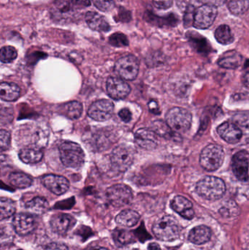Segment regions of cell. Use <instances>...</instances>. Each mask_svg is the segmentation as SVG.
<instances>
[{
	"label": "cell",
	"mask_w": 249,
	"mask_h": 250,
	"mask_svg": "<svg viewBox=\"0 0 249 250\" xmlns=\"http://www.w3.org/2000/svg\"><path fill=\"white\" fill-rule=\"evenodd\" d=\"M60 159L67 167L80 168L85 160L84 151L80 145L71 141H64L58 144Z\"/></svg>",
	"instance_id": "obj_1"
},
{
	"label": "cell",
	"mask_w": 249,
	"mask_h": 250,
	"mask_svg": "<svg viewBox=\"0 0 249 250\" xmlns=\"http://www.w3.org/2000/svg\"><path fill=\"white\" fill-rule=\"evenodd\" d=\"M196 191L205 199L216 201L225 195L226 187L222 179L216 176H206L197 184Z\"/></svg>",
	"instance_id": "obj_2"
},
{
	"label": "cell",
	"mask_w": 249,
	"mask_h": 250,
	"mask_svg": "<svg viewBox=\"0 0 249 250\" xmlns=\"http://www.w3.org/2000/svg\"><path fill=\"white\" fill-rule=\"evenodd\" d=\"M155 236L163 242H172L179 237L180 226L171 216H165L158 220L152 228Z\"/></svg>",
	"instance_id": "obj_3"
},
{
	"label": "cell",
	"mask_w": 249,
	"mask_h": 250,
	"mask_svg": "<svg viewBox=\"0 0 249 250\" xmlns=\"http://www.w3.org/2000/svg\"><path fill=\"white\" fill-rule=\"evenodd\" d=\"M225 157V151L221 146L210 144L200 154V166L208 171H214L222 166Z\"/></svg>",
	"instance_id": "obj_4"
},
{
	"label": "cell",
	"mask_w": 249,
	"mask_h": 250,
	"mask_svg": "<svg viewBox=\"0 0 249 250\" xmlns=\"http://www.w3.org/2000/svg\"><path fill=\"white\" fill-rule=\"evenodd\" d=\"M166 123L174 132L182 133L191 126L192 114L185 108L175 107L167 114Z\"/></svg>",
	"instance_id": "obj_5"
},
{
	"label": "cell",
	"mask_w": 249,
	"mask_h": 250,
	"mask_svg": "<svg viewBox=\"0 0 249 250\" xmlns=\"http://www.w3.org/2000/svg\"><path fill=\"white\" fill-rule=\"evenodd\" d=\"M139 67L140 64L137 57L133 55H127L117 60L114 70L121 79L133 81L138 75Z\"/></svg>",
	"instance_id": "obj_6"
},
{
	"label": "cell",
	"mask_w": 249,
	"mask_h": 250,
	"mask_svg": "<svg viewBox=\"0 0 249 250\" xmlns=\"http://www.w3.org/2000/svg\"><path fill=\"white\" fill-rule=\"evenodd\" d=\"M134 157V152L131 147L120 145L111 153V164L118 171L124 172L133 164Z\"/></svg>",
	"instance_id": "obj_7"
},
{
	"label": "cell",
	"mask_w": 249,
	"mask_h": 250,
	"mask_svg": "<svg viewBox=\"0 0 249 250\" xmlns=\"http://www.w3.org/2000/svg\"><path fill=\"white\" fill-rule=\"evenodd\" d=\"M106 197L108 202L114 207H124L131 203L133 198L132 189L128 186L118 184L108 188L106 191Z\"/></svg>",
	"instance_id": "obj_8"
},
{
	"label": "cell",
	"mask_w": 249,
	"mask_h": 250,
	"mask_svg": "<svg viewBox=\"0 0 249 250\" xmlns=\"http://www.w3.org/2000/svg\"><path fill=\"white\" fill-rule=\"evenodd\" d=\"M217 13L216 7L206 4L200 6L194 11L193 26L199 29H208L213 24Z\"/></svg>",
	"instance_id": "obj_9"
},
{
	"label": "cell",
	"mask_w": 249,
	"mask_h": 250,
	"mask_svg": "<svg viewBox=\"0 0 249 250\" xmlns=\"http://www.w3.org/2000/svg\"><path fill=\"white\" fill-rule=\"evenodd\" d=\"M114 111V105L111 101L100 100L91 105L88 116L95 121L105 122L112 117Z\"/></svg>",
	"instance_id": "obj_10"
},
{
	"label": "cell",
	"mask_w": 249,
	"mask_h": 250,
	"mask_svg": "<svg viewBox=\"0 0 249 250\" xmlns=\"http://www.w3.org/2000/svg\"><path fill=\"white\" fill-rule=\"evenodd\" d=\"M130 92L131 87L124 79L110 77L107 81V92L112 99L115 101L124 99Z\"/></svg>",
	"instance_id": "obj_11"
},
{
	"label": "cell",
	"mask_w": 249,
	"mask_h": 250,
	"mask_svg": "<svg viewBox=\"0 0 249 250\" xmlns=\"http://www.w3.org/2000/svg\"><path fill=\"white\" fill-rule=\"evenodd\" d=\"M249 157L247 151H241L236 153L232 157V170L237 179L241 182H247L249 180Z\"/></svg>",
	"instance_id": "obj_12"
},
{
	"label": "cell",
	"mask_w": 249,
	"mask_h": 250,
	"mask_svg": "<svg viewBox=\"0 0 249 250\" xmlns=\"http://www.w3.org/2000/svg\"><path fill=\"white\" fill-rule=\"evenodd\" d=\"M42 185L53 193L61 195L65 193L70 188V182L62 176L48 174L41 179Z\"/></svg>",
	"instance_id": "obj_13"
},
{
	"label": "cell",
	"mask_w": 249,
	"mask_h": 250,
	"mask_svg": "<svg viewBox=\"0 0 249 250\" xmlns=\"http://www.w3.org/2000/svg\"><path fill=\"white\" fill-rule=\"evenodd\" d=\"M13 226L18 234L26 236L35 230L36 221L32 214L19 213L13 218Z\"/></svg>",
	"instance_id": "obj_14"
},
{
	"label": "cell",
	"mask_w": 249,
	"mask_h": 250,
	"mask_svg": "<svg viewBox=\"0 0 249 250\" xmlns=\"http://www.w3.org/2000/svg\"><path fill=\"white\" fill-rule=\"evenodd\" d=\"M134 142L144 149H153L157 146V135L152 129L141 128L134 134Z\"/></svg>",
	"instance_id": "obj_15"
},
{
	"label": "cell",
	"mask_w": 249,
	"mask_h": 250,
	"mask_svg": "<svg viewBox=\"0 0 249 250\" xmlns=\"http://www.w3.org/2000/svg\"><path fill=\"white\" fill-rule=\"evenodd\" d=\"M75 223L76 221L73 217L64 214H56L50 220L51 229L58 235H65Z\"/></svg>",
	"instance_id": "obj_16"
},
{
	"label": "cell",
	"mask_w": 249,
	"mask_h": 250,
	"mask_svg": "<svg viewBox=\"0 0 249 250\" xmlns=\"http://www.w3.org/2000/svg\"><path fill=\"white\" fill-rule=\"evenodd\" d=\"M217 132L221 138L228 144H237L242 138V131L234 123H223L217 128Z\"/></svg>",
	"instance_id": "obj_17"
},
{
	"label": "cell",
	"mask_w": 249,
	"mask_h": 250,
	"mask_svg": "<svg viewBox=\"0 0 249 250\" xmlns=\"http://www.w3.org/2000/svg\"><path fill=\"white\" fill-rule=\"evenodd\" d=\"M171 207L175 212L187 220H192L194 217L192 204L184 197L181 195L175 197L171 202Z\"/></svg>",
	"instance_id": "obj_18"
},
{
	"label": "cell",
	"mask_w": 249,
	"mask_h": 250,
	"mask_svg": "<svg viewBox=\"0 0 249 250\" xmlns=\"http://www.w3.org/2000/svg\"><path fill=\"white\" fill-rule=\"evenodd\" d=\"M85 20L88 26L92 30L96 32H108L111 29L109 23L103 16L96 12H88L85 16Z\"/></svg>",
	"instance_id": "obj_19"
},
{
	"label": "cell",
	"mask_w": 249,
	"mask_h": 250,
	"mask_svg": "<svg viewBox=\"0 0 249 250\" xmlns=\"http://www.w3.org/2000/svg\"><path fill=\"white\" fill-rule=\"evenodd\" d=\"M92 0H54L57 8L62 13L89 7Z\"/></svg>",
	"instance_id": "obj_20"
},
{
	"label": "cell",
	"mask_w": 249,
	"mask_h": 250,
	"mask_svg": "<svg viewBox=\"0 0 249 250\" xmlns=\"http://www.w3.org/2000/svg\"><path fill=\"white\" fill-rule=\"evenodd\" d=\"M211 237V230L207 226H200L194 228L190 231L189 239L194 245H203L209 242Z\"/></svg>",
	"instance_id": "obj_21"
},
{
	"label": "cell",
	"mask_w": 249,
	"mask_h": 250,
	"mask_svg": "<svg viewBox=\"0 0 249 250\" xmlns=\"http://www.w3.org/2000/svg\"><path fill=\"white\" fill-rule=\"evenodd\" d=\"M138 213L133 210L127 209L120 212L115 217V223L124 228H131L136 226L140 220Z\"/></svg>",
	"instance_id": "obj_22"
},
{
	"label": "cell",
	"mask_w": 249,
	"mask_h": 250,
	"mask_svg": "<svg viewBox=\"0 0 249 250\" xmlns=\"http://www.w3.org/2000/svg\"><path fill=\"white\" fill-rule=\"evenodd\" d=\"M243 57L236 51H229L219 59L218 64L226 69H236L242 63Z\"/></svg>",
	"instance_id": "obj_23"
},
{
	"label": "cell",
	"mask_w": 249,
	"mask_h": 250,
	"mask_svg": "<svg viewBox=\"0 0 249 250\" xmlns=\"http://www.w3.org/2000/svg\"><path fill=\"white\" fill-rule=\"evenodd\" d=\"M20 89L18 85L13 83L2 82L0 86V96L2 101L13 102L20 95Z\"/></svg>",
	"instance_id": "obj_24"
},
{
	"label": "cell",
	"mask_w": 249,
	"mask_h": 250,
	"mask_svg": "<svg viewBox=\"0 0 249 250\" xmlns=\"http://www.w3.org/2000/svg\"><path fill=\"white\" fill-rule=\"evenodd\" d=\"M19 158L26 164L39 163L43 157L42 151L38 148H24L19 151Z\"/></svg>",
	"instance_id": "obj_25"
},
{
	"label": "cell",
	"mask_w": 249,
	"mask_h": 250,
	"mask_svg": "<svg viewBox=\"0 0 249 250\" xmlns=\"http://www.w3.org/2000/svg\"><path fill=\"white\" fill-rule=\"evenodd\" d=\"M26 208L30 214L41 215L48 211L49 208V204L45 198L36 197L26 203Z\"/></svg>",
	"instance_id": "obj_26"
},
{
	"label": "cell",
	"mask_w": 249,
	"mask_h": 250,
	"mask_svg": "<svg viewBox=\"0 0 249 250\" xmlns=\"http://www.w3.org/2000/svg\"><path fill=\"white\" fill-rule=\"evenodd\" d=\"M9 181L13 186L19 189L29 188L32 184V178L26 173H20V172L12 173L9 176Z\"/></svg>",
	"instance_id": "obj_27"
},
{
	"label": "cell",
	"mask_w": 249,
	"mask_h": 250,
	"mask_svg": "<svg viewBox=\"0 0 249 250\" xmlns=\"http://www.w3.org/2000/svg\"><path fill=\"white\" fill-rule=\"evenodd\" d=\"M215 38L222 45H229L234 41L233 34L229 26L222 24L215 31Z\"/></svg>",
	"instance_id": "obj_28"
},
{
	"label": "cell",
	"mask_w": 249,
	"mask_h": 250,
	"mask_svg": "<svg viewBox=\"0 0 249 250\" xmlns=\"http://www.w3.org/2000/svg\"><path fill=\"white\" fill-rule=\"evenodd\" d=\"M113 238L118 246H125L135 242V234L129 230H115L113 233Z\"/></svg>",
	"instance_id": "obj_29"
},
{
	"label": "cell",
	"mask_w": 249,
	"mask_h": 250,
	"mask_svg": "<svg viewBox=\"0 0 249 250\" xmlns=\"http://www.w3.org/2000/svg\"><path fill=\"white\" fill-rule=\"evenodd\" d=\"M83 111V106L77 101L67 103L63 107V113L70 120H77L80 118Z\"/></svg>",
	"instance_id": "obj_30"
},
{
	"label": "cell",
	"mask_w": 249,
	"mask_h": 250,
	"mask_svg": "<svg viewBox=\"0 0 249 250\" xmlns=\"http://www.w3.org/2000/svg\"><path fill=\"white\" fill-rule=\"evenodd\" d=\"M16 207L14 201L10 198H1L0 201V217L1 220L10 218L16 212Z\"/></svg>",
	"instance_id": "obj_31"
},
{
	"label": "cell",
	"mask_w": 249,
	"mask_h": 250,
	"mask_svg": "<svg viewBox=\"0 0 249 250\" xmlns=\"http://www.w3.org/2000/svg\"><path fill=\"white\" fill-rule=\"evenodd\" d=\"M228 9L235 16L244 14L249 7V0H227Z\"/></svg>",
	"instance_id": "obj_32"
},
{
	"label": "cell",
	"mask_w": 249,
	"mask_h": 250,
	"mask_svg": "<svg viewBox=\"0 0 249 250\" xmlns=\"http://www.w3.org/2000/svg\"><path fill=\"white\" fill-rule=\"evenodd\" d=\"M152 129L159 136L165 138H171L174 136V131L170 127L168 123L157 120L153 122L152 125Z\"/></svg>",
	"instance_id": "obj_33"
},
{
	"label": "cell",
	"mask_w": 249,
	"mask_h": 250,
	"mask_svg": "<svg viewBox=\"0 0 249 250\" xmlns=\"http://www.w3.org/2000/svg\"><path fill=\"white\" fill-rule=\"evenodd\" d=\"M18 57L16 48L12 46H4L0 51V59L2 63H10L14 61Z\"/></svg>",
	"instance_id": "obj_34"
},
{
	"label": "cell",
	"mask_w": 249,
	"mask_h": 250,
	"mask_svg": "<svg viewBox=\"0 0 249 250\" xmlns=\"http://www.w3.org/2000/svg\"><path fill=\"white\" fill-rule=\"evenodd\" d=\"M109 43L114 47H124L129 45V41L127 36L121 32L113 34L110 36Z\"/></svg>",
	"instance_id": "obj_35"
},
{
	"label": "cell",
	"mask_w": 249,
	"mask_h": 250,
	"mask_svg": "<svg viewBox=\"0 0 249 250\" xmlns=\"http://www.w3.org/2000/svg\"><path fill=\"white\" fill-rule=\"evenodd\" d=\"M94 5L102 12H109L115 7L114 0H92Z\"/></svg>",
	"instance_id": "obj_36"
},
{
	"label": "cell",
	"mask_w": 249,
	"mask_h": 250,
	"mask_svg": "<svg viewBox=\"0 0 249 250\" xmlns=\"http://www.w3.org/2000/svg\"><path fill=\"white\" fill-rule=\"evenodd\" d=\"M11 135L8 131L1 129L0 131V148L1 151H6L10 147Z\"/></svg>",
	"instance_id": "obj_37"
},
{
	"label": "cell",
	"mask_w": 249,
	"mask_h": 250,
	"mask_svg": "<svg viewBox=\"0 0 249 250\" xmlns=\"http://www.w3.org/2000/svg\"><path fill=\"white\" fill-rule=\"evenodd\" d=\"M233 121L244 127L249 128V113H239L233 117Z\"/></svg>",
	"instance_id": "obj_38"
},
{
	"label": "cell",
	"mask_w": 249,
	"mask_h": 250,
	"mask_svg": "<svg viewBox=\"0 0 249 250\" xmlns=\"http://www.w3.org/2000/svg\"><path fill=\"white\" fill-rule=\"evenodd\" d=\"M173 0H153L155 7L161 10H167L172 5Z\"/></svg>",
	"instance_id": "obj_39"
},
{
	"label": "cell",
	"mask_w": 249,
	"mask_h": 250,
	"mask_svg": "<svg viewBox=\"0 0 249 250\" xmlns=\"http://www.w3.org/2000/svg\"><path fill=\"white\" fill-rule=\"evenodd\" d=\"M131 13L128 11V10H125L124 8H121V10H119V13H118V18H117V19H115V21H118L128 22L131 20Z\"/></svg>",
	"instance_id": "obj_40"
},
{
	"label": "cell",
	"mask_w": 249,
	"mask_h": 250,
	"mask_svg": "<svg viewBox=\"0 0 249 250\" xmlns=\"http://www.w3.org/2000/svg\"><path fill=\"white\" fill-rule=\"evenodd\" d=\"M118 116H119L121 120L126 123L131 121L132 117H133L131 111L128 108H123V109H121L119 113H118Z\"/></svg>",
	"instance_id": "obj_41"
},
{
	"label": "cell",
	"mask_w": 249,
	"mask_h": 250,
	"mask_svg": "<svg viewBox=\"0 0 249 250\" xmlns=\"http://www.w3.org/2000/svg\"><path fill=\"white\" fill-rule=\"evenodd\" d=\"M200 2L206 5L213 6V7H217L223 5L227 0H199Z\"/></svg>",
	"instance_id": "obj_42"
},
{
	"label": "cell",
	"mask_w": 249,
	"mask_h": 250,
	"mask_svg": "<svg viewBox=\"0 0 249 250\" xmlns=\"http://www.w3.org/2000/svg\"><path fill=\"white\" fill-rule=\"evenodd\" d=\"M46 250H69L66 245L61 243H51L47 247Z\"/></svg>",
	"instance_id": "obj_43"
},
{
	"label": "cell",
	"mask_w": 249,
	"mask_h": 250,
	"mask_svg": "<svg viewBox=\"0 0 249 250\" xmlns=\"http://www.w3.org/2000/svg\"><path fill=\"white\" fill-rule=\"evenodd\" d=\"M243 82H244V85H245L247 87L249 88V72H247V73L244 75V77H243Z\"/></svg>",
	"instance_id": "obj_44"
},
{
	"label": "cell",
	"mask_w": 249,
	"mask_h": 250,
	"mask_svg": "<svg viewBox=\"0 0 249 250\" xmlns=\"http://www.w3.org/2000/svg\"><path fill=\"white\" fill-rule=\"evenodd\" d=\"M148 249H149V250H161L160 247L159 246V245H157L156 243H151L150 245H149Z\"/></svg>",
	"instance_id": "obj_45"
},
{
	"label": "cell",
	"mask_w": 249,
	"mask_h": 250,
	"mask_svg": "<svg viewBox=\"0 0 249 250\" xmlns=\"http://www.w3.org/2000/svg\"><path fill=\"white\" fill-rule=\"evenodd\" d=\"M88 250H108L106 249V248H92V249H89Z\"/></svg>",
	"instance_id": "obj_46"
},
{
	"label": "cell",
	"mask_w": 249,
	"mask_h": 250,
	"mask_svg": "<svg viewBox=\"0 0 249 250\" xmlns=\"http://www.w3.org/2000/svg\"><path fill=\"white\" fill-rule=\"evenodd\" d=\"M247 141H249V139L247 140Z\"/></svg>",
	"instance_id": "obj_47"
}]
</instances>
